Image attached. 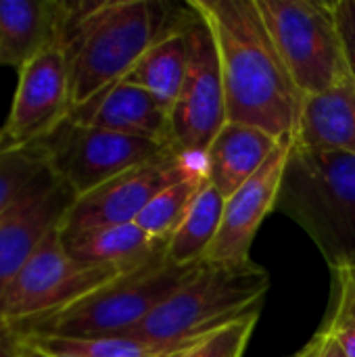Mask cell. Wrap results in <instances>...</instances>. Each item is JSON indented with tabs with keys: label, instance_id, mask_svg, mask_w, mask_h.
Masks as SVG:
<instances>
[{
	"label": "cell",
	"instance_id": "6da1fadb",
	"mask_svg": "<svg viewBox=\"0 0 355 357\" xmlns=\"http://www.w3.org/2000/svg\"><path fill=\"white\" fill-rule=\"evenodd\" d=\"M190 6L205 17L218 44L228 121L259 128L293 146L305 96L285 65L257 0H192Z\"/></svg>",
	"mask_w": 355,
	"mask_h": 357
},
{
	"label": "cell",
	"instance_id": "7a4b0ae2",
	"mask_svg": "<svg viewBox=\"0 0 355 357\" xmlns=\"http://www.w3.org/2000/svg\"><path fill=\"white\" fill-rule=\"evenodd\" d=\"M169 25L163 4L155 0L69 2L63 44L71 109L121 82Z\"/></svg>",
	"mask_w": 355,
	"mask_h": 357
},
{
	"label": "cell",
	"instance_id": "3957f363",
	"mask_svg": "<svg viewBox=\"0 0 355 357\" xmlns=\"http://www.w3.org/2000/svg\"><path fill=\"white\" fill-rule=\"evenodd\" d=\"M268 291L270 276L253 261L243 266L203 261L186 284L119 337L188 351L209 335L259 314Z\"/></svg>",
	"mask_w": 355,
	"mask_h": 357
},
{
	"label": "cell",
	"instance_id": "277c9868",
	"mask_svg": "<svg viewBox=\"0 0 355 357\" xmlns=\"http://www.w3.org/2000/svg\"><path fill=\"white\" fill-rule=\"evenodd\" d=\"M274 209L305 230L333 272L355 270V155L295 142Z\"/></svg>",
	"mask_w": 355,
	"mask_h": 357
},
{
	"label": "cell",
	"instance_id": "5b68a950",
	"mask_svg": "<svg viewBox=\"0 0 355 357\" xmlns=\"http://www.w3.org/2000/svg\"><path fill=\"white\" fill-rule=\"evenodd\" d=\"M201 266L203 261L176 266L167 261L165 253H161L149 264L119 274L80 301L50 316L13 326V331L19 337H119L169 299L199 272Z\"/></svg>",
	"mask_w": 355,
	"mask_h": 357
},
{
	"label": "cell",
	"instance_id": "8992f818",
	"mask_svg": "<svg viewBox=\"0 0 355 357\" xmlns=\"http://www.w3.org/2000/svg\"><path fill=\"white\" fill-rule=\"evenodd\" d=\"M257 6L303 96L326 92L352 77L331 2L257 0Z\"/></svg>",
	"mask_w": 355,
	"mask_h": 357
},
{
	"label": "cell",
	"instance_id": "52a82bcc",
	"mask_svg": "<svg viewBox=\"0 0 355 357\" xmlns=\"http://www.w3.org/2000/svg\"><path fill=\"white\" fill-rule=\"evenodd\" d=\"M42 144L48 151L52 172L82 197L128 169L146 165L178 153L172 144L82 126L69 117Z\"/></svg>",
	"mask_w": 355,
	"mask_h": 357
},
{
	"label": "cell",
	"instance_id": "ba28073f",
	"mask_svg": "<svg viewBox=\"0 0 355 357\" xmlns=\"http://www.w3.org/2000/svg\"><path fill=\"white\" fill-rule=\"evenodd\" d=\"M119 274V270L109 266L75 261L67 253L61 232L54 230L4 291L0 299V322L13 328L50 316Z\"/></svg>",
	"mask_w": 355,
	"mask_h": 357
},
{
	"label": "cell",
	"instance_id": "9c48e42d",
	"mask_svg": "<svg viewBox=\"0 0 355 357\" xmlns=\"http://www.w3.org/2000/svg\"><path fill=\"white\" fill-rule=\"evenodd\" d=\"M188 29L190 59L180 94L172 107L169 144L180 155L205 157L209 144L228 121L226 94L213 31L195 8L192 17H188Z\"/></svg>",
	"mask_w": 355,
	"mask_h": 357
},
{
	"label": "cell",
	"instance_id": "30bf717a",
	"mask_svg": "<svg viewBox=\"0 0 355 357\" xmlns=\"http://www.w3.org/2000/svg\"><path fill=\"white\" fill-rule=\"evenodd\" d=\"M203 167L205 157H186L174 153L146 165L128 169L98 188L75 197L59 226V232L61 236H71L94 228L134 224L161 190Z\"/></svg>",
	"mask_w": 355,
	"mask_h": 357
},
{
	"label": "cell",
	"instance_id": "8fae6325",
	"mask_svg": "<svg viewBox=\"0 0 355 357\" xmlns=\"http://www.w3.org/2000/svg\"><path fill=\"white\" fill-rule=\"evenodd\" d=\"M71 113V77L65 44H52L19 69L17 92L4 121L15 144L52 134Z\"/></svg>",
	"mask_w": 355,
	"mask_h": 357
},
{
	"label": "cell",
	"instance_id": "7c38bea8",
	"mask_svg": "<svg viewBox=\"0 0 355 357\" xmlns=\"http://www.w3.org/2000/svg\"><path fill=\"white\" fill-rule=\"evenodd\" d=\"M75 192L48 165L0 218V299L40 245L59 230Z\"/></svg>",
	"mask_w": 355,
	"mask_h": 357
},
{
	"label": "cell",
	"instance_id": "4fadbf2b",
	"mask_svg": "<svg viewBox=\"0 0 355 357\" xmlns=\"http://www.w3.org/2000/svg\"><path fill=\"white\" fill-rule=\"evenodd\" d=\"M289 149L291 146L280 144L259 167V172L249 178L230 199H226L222 224L213 245L205 255V261L226 266H243L251 261L249 249L264 218L276 205Z\"/></svg>",
	"mask_w": 355,
	"mask_h": 357
},
{
	"label": "cell",
	"instance_id": "5bb4252c",
	"mask_svg": "<svg viewBox=\"0 0 355 357\" xmlns=\"http://www.w3.org/2000/svg\"><path fill=\"white\" fill-rule=\"evenodd\" d=\"M172 107L174 105L161 100L140 86L117 82L92 96L88 102L73 107L69 119L82 126L169 144Z\"/></svg>",
	"mask_w": 355,
	"mask_h": 357
},
{
	"label": "cell",
	"instance_id": "9a60e30c",
	"mask_svg": "<svg viewBox=\"0 0 355 357\" xmlns=\"http://www.w3.org/2000/svg\"><path fill=\"white\" fill-rule=\"evenodd\" d=\"M69 2L0 0V65L17 71L44 48L63 42Z\"/></svg>",
	"mask_w": 355,
	"mask_h": 357
},
{
	"label": "cell",
	"instance_id": "2e32d148",
	"mask_svg": "<svg viewBox=\"0 0 355 357\" xmlns=\"http://www.w3.org/2000/svg\"><path fill=\"white\" fill-rule=\"evenodd\" d=\"M278 146L280 142L259 128L226 121L205 153L207 182L224 199H230Z\"/></svg>",
	"mask_w": 355,
	"mask_h": 357
},
{
	"label": "cell",
	"instance_id": "e0dca14e",
	"mask_svg": "<svg viewBox=\"0 0 355 357\" xmlns=\"http://www.w3.org/2000/svg\"><path fill=\"white\" fill-rule=\"evenodd\" d=\"M67 253L82 264L109 266L121 274L132 272L157 255L165 253L169 241L151 238L136 222L123 226L94 228L71 236H61Z\"/></svg>",
	"mask_w": 355,
	"mask_h": 357
},
{
	"label": "cell",
	"instance_id": "ac0fdd59",
	"mask_svg": "<svg viewBox=\"0 0 355 357\" xmlns=\"http://www.w3.org/2000/svg\"><path fill=\"white\" fill-rule=\"evenodd\" d=\"M297 144L355 155V84L339 86L303 98Z\"/></svg>",
	"mask_w": 355,
	"mask_h": 357
},
{
	"label": "cell",
	"instance_id": "d6986e66",
	"mask_svg": "<svg viewBox=\"0 0 355 357\" xmlns=\"http://www.w3.org/2000/svg\"><path fill=\"white\" fill-rule=\"evenodd\" d=\"M190 59L188 17L169 25V29L138 59L121 82L140 86L161 100L174 105Z\"/></svg>",
	"mask_w": 355,
	"mask_h": 357
},
{
	"label": "cell",
	"instance_id": "ffe728a7",
	"mask_svg": "<svg viewBox=\"0 0 355 357\" xmlns=\"http://www.w3.org/2000/svg\"><path fill=\"white\" fill-rule=\"evenodd\" d=\"M224 205L226 199L209 182H205L197 199L192 201L184 222L167 243V261L176 266H192L205 261V255L218 236Z\"/></svg>",
	"mask_w": 355,
	"mask_h": 357
},
{
	"label": "cell",
	"instance_id": "44dd1931",
	"mask_svg": "<svg viewBox=\"0 0 355 357\" xmlns=\"http://www.w3.org/2000/svg\"><path fill=\"white\" fill-rule=\"evenodd\" d=\"M207 182L205 167L161 190L138 215L136 224L155 241H169L184 222L192 201Z\"/></svg>",
	"mask_w": 355,
	"mask_h": 357
},
{
	"label": "cell",
	"instance_id": "7402d4cb",
	"mask_svg": "<svg viewBox=\"0 0 355 357\" xmlns=\"http://www.w3.org/2000/svg\"><path fill=\"white\" fill-rule=\"evenodd\" d=\"M23 341L56 354L80 357H182L186 351L149 345L126 337H96V339H67V337H21Z\"/></svg>",
	"mask_w": 355,
	"mask_h": 357
},
{
	"label": "cell",
	"instance_id": "603a6c76",
	"mask_svg": "<svg viewBox=\"0 0 355 357\" xmlns=\"http://www.w3.org/2000/svg\"><path fill=\"white\" fill-rule=\"evenodd\" d=\"M50 165L42 140L10 146L0 153V218L17 203L33 178Z\"/></svg>",
	"mask_w": 355,
	"mask_h": 357
},
{
	"label": "cell",
	"instance_id": "cb8c5ba5",
	"mask_svg": "<svg viewBox=\"0 0 355 357\" xmlns=\"http://www.w3.org/2000/svg\"><path fill=\"white\" fill-rule=\"evenodd\" d=\"M322 328L347 356L355 357V270L333 272V303Z\"/></svg>",
	"mask_w": 355,
	"mask_h": 357
},
{
	"label": "cell",
	"instance_id": "d4e9b609",
	"mask_svg": "<svg viewBox=\"0 0 355 357\" xmlns=\"http://www.w3.org/2000/svg\"><path fill=\"white\" fill-rule=\"evenodd\" d=\"M259 314L243 318L213 335H209L207 339H203L201 343H197L192 349H188L182 357H243V351L253 335V328L257 324Z\"/></svg>",
	"mask_w": 355,
	"mask_h": 357
},
{
	"label": "cell",
	"instance_id": "484cf974",
	"mask_svg": "<svg viewBox=\"0 0 355 357\" xmlns=\"http://www.w3.org/2000/svg\"><path fill=\"white\" fill-rule=\"evenodd\" d=\"M331 6L341 33L345 63L355 84V0H335L331 2Z\"/></svg>",
	"mask_w": 355,
	"mask_h": 357
},
{
	"label": "cell",
	"instance_id": "4316f807",
	"mask_svg": "<svg viewBox=\"0 0 355 357\" xmlns=\"http://www.w3.org/2000/svg\"><path fill=\"white\" fill-rule=\"evenodd\" d=\"M297 357H349L343 347L337 343V339L333 335H328L324 328H320L316 333V337L308 343V347Z\"/></svg>",
	"mask_w": 355,
	"mask_h": 357
},
{
	"label": "cell",
	"instance_id": "83f0119b",
	"mask_svg": "<svg viewBox=\"0 0 355 357\" xmlns=\"http://www.w3.org/2000/svg\"><path fill=\"white\" fill-rule=\"evenodd\" d=\"M0 357H19V335L0 322Z\"/></svg>",
	"mask_w": 355,
	"mask_h": 357
},
{
	"label": "cell",
	"instance_id": "f1b7e54d",
	"mask_svg": "<svg viewBox=\"0 0 355 357\" xmlns=\"http://www.w3.org/2000/svg\"><path fill=\"white\" fill-rule=\"evenodd\" d=\"M19 357H50L46 351H42L40 347H36V345H31V343H27V341H23L21 337H19Z\"/></svg>",
	"mask_w": 355,
	"mask_h": 357
},
{
	"label": "cell",
	"instance_id": "f546056e",
	"mask_svg": "<svg viewBox=\"0 0 355 357\" xmlns=\"http://www.w3.org/2000/svg\"><path fill=\"white\" fill-rule=\"evenodd\" d=\"M10 146H19V144H15V142L10 140V136L6 134V130L0 128V153L6 151V149H10Z\"/></svg>",
	"mask_w": 355,
	"mask_h": 357
},
{
	"label": "cell",
	"instance_id": "4dcf8cb0",
	"mask_svg": "<svg viewBox=\"0 0 355 357\" xmlns=\"http://www.w3.org/2000/svg\"><path fill=\"white\" fill-rule=\"evenodd\" d=\"M44 351V349H42ZM50 357H80V356H73V354H56V351H46Z\"/></svg>",
	"mask_w": 355,
	"mask_h": 357
}]
</instances>
